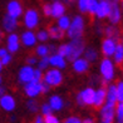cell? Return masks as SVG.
Returning a JSON list of instances; mask_svg holds the SVG:
<instances>
[{"label":"cell","mask_w":123,"mask_h":123,"mask_svg":"<svg viewBox=\"0 0 123 123\" xmlns=\"http://www.w3.org/2000/svg\"><path fill=\"white\" fill-rule=\"evenodd\" d=\"M84 50V40L82 38L73 39V42L68 44V54H67V59L69 62H74L79 58V55Z\"/></svg>","instance_id":"1"},{"label":"cell","mask_w":123,"mask_h":123,"mask_svg":"<svg viewBox=\"0 0 123 123\" xmlns=\"http://www.w3.org/2000/svg\"><path fill=\"white\" fill-rule=\"evenodd\" d=\"M84 30V21L80 16H75L73 23H72L68 28V37L72 39H77L80 38Z\"/></svg>","instance_id":"2"},{"label":"cell","mask_w":123,"mask_h":123,"mask_svg":"<svg viewBox=\"0 0 123 123\" xmlns=\"http://www.w3.org/2000/svg\"><path fill=\"white\" fill-rule=\"evenodd\" d=\"M100 72H102V75L104 78V80H111L112 78H113V64H112V62L109 59H103L102 63H100Z\"/></svg>","instance_id":"3"},{"label":"cell","mask_w":123,"mask_h":123,"mask_svg":"<svg viewBox=\"0 0 123 123\" xmlns=\"http://www.w3.org/2000/svg\"><path fill=\"white\" fill-rule=\"evenodd\" d=\"M44 80H45L49 86H59L62 83V80H63V78H62V74L58 69H52L45 74Z\"/></svg>","instance_id":"4"},{"label":"cell","mask_w":123,"mask_h":123,"mask_svg":"<svg viewBox=\"0 0 123 123\" xmlns=\"http://www.w3.org/2000/svg\"><path fill=\"white\" fill-rule=\"evenodd\" d=\"M25 25L29 28V29H33L38 25V21H39V16H38V13L35 12L34 9H29L25 14Z\"/></svg>","instance_id":"5"},{"label":"cell","mask_w":123,"mask_h":123,"mask_svg":"<svg viewBox=\"0 0 123 123\" xmlns=\"http://www.w3.org/2000/svg\"><path fill=\"white\" fill-rule=\"evenodd\" d=\"M21 5L19 4V1H16V0H12L9 4H8V15L12 16V18L16 19L18 16L21 15Z\"/></svg>","instance_id":"6"},{"label":"cell","mask_w":123,"mask_h":123,"mask_svg":"<svg viewBox=\"0 0 123 123\" xmlns=\"http://www.w3.org/2000/svg\"><path fill=\"white\" fill-rule=\"evenodd\" d=\"M114 118V107L105 104L102 108V123H112Z\"/></svg>","instance_id":"7"},{"label":"cell","mask_w":123,"mask_h":123,"mask_svg":"<svg viewBox=\"0 0 123 123\" xmlns=\"http://www.w3.org/2000/svg\"><path fill=\"white\" fill-rule=\"evenodd\" d=\"M116 42L112 40V39H104L103 43H102V52L105 57H109V55H113L114 54V50H116Z\"/></svg>","instance_id":"8"},{"label":"cell","mask_w":123,"mask_h":123,"mask_svg":"<svg viewBox=\"0 0 123 123\" xmlns=\"http://www.w3.org/2000/svg\"><path fill=\"white\" fill-rule=\"evenodd\" d=\"M105 97H107V91L105 89H102L100 88L98 92H96V96H94V108L96 109H99L100 107H103L104 104V100H105Z\"/></svg>","instance_id":"9"},{"label":"cell","mask_w":123,"mask_h":123,"mask_svg":"<svg viewBox=\"0 0 123 123\" xmlns=\"http://www.w3.org/2000/svg\"><path fill=\"white\" fill-rule=\"evenodd\" d=\"M33 74H34V69H33L31 67H24V68H21V70H20L19 79L23 83H29V82L33 80Z\"/></svg>","instance_id":"10"},{"label":"cell","mask_w":123,"mask_h":123,"mask_svg":"<svg viewBox=\"0 0 123 123\" xmlns=\"http://www.w3.org/2000/svg\"><path fill=\"white\" fill-rule=\"evenodd\" d=\"M109 10H111V4L107 3V1H104V0H102L100 3H98V8H97V16L98 18H105V16H108L109 14Z\"/></svg>","instance_id":"11"},{"label":"cell","mask_w":123,"mask_h":123,"mask_svg":"<svg viewBox=\"0 0 123 123\" xmlns=\"http://www.w3.org/2000/svg\"><path fill=\"white\" fill-rule=\"evenodd\" d=\"M94 96H96V92H94L93 88H87L80 93V97L83 100V104H93L94 102Z\"/></svg>","instance_id":"12"},{"label":"cell","mask_w":123,"mask_h":123,"mask_svg":"<svg viewBox=\"0 0 123 123\" xmlns=\"http://www.w3.org/2000/svg\"><path fill=\"white\" fill-rule=\"evenodd\" d=\"M108 16H109V20H111L113 24L118 23V21L121 20V12H119L118 5H117L116 3L111 4V10H109Z\"/></svg>","instance_id":"13"},{"label":"cell","mask_w":123,"mask_h":123,"mask_svg":"<svg viewBox=\"0 0 123 123\" xmlns=\"http://www.w3.org/2000/svg\"><path fill=\"white\" fill-rule=\"evenodd\" d=\"M24 89H25V93L29 97H35L40 93V86H39V83H34V82H29Z\"/></svg>","instance_id":"14"},{"label":"cell","mask_w":123,"mask_h":123,"mask_svg":"<svg viewBox=\"0 0 123 123\" xmlns=\"http://www.w3.org/2000/svg\"><path fill=\"white\" fill-rule=\"evenodd\" d=\"M0 105L5 111H13L15 108V100L10 96H3L1 99H0Z\"/></svg>","instance_id":"15"},{"label":"cell","mask_w":123,"mask_h":123,"mask_svg":"<svg viewBox=\"0 0 123 123\" xmlns=\"http://www.w3.org/2000/svg\"><path fill=\"white\" fill-rule=\"evenodd\" d=\"M3 25H4V29L6 31H13L16 28V25H18V21H16V19L12 18V16L5 15L4 20H3Z\"/></svg>","instance_id":"16"},{"label":"cell","mask_w":123,"mask_h":123,"mask_svg":"<svg viewBox=\"0 0 123 123\" xmlns=\"http://www.w3.org/2000/svg\"><path fill=\"white\" fill-rule=\"evenodd\" d=\"M8 49L12 53L19 49V38L16 34H10V37L8 38Z\"/></svg>","instance_id":"17"},{"label":"cell","mask_w":123,"mask_h":123,"mask_svg":"<svg viewBox=\"0 0 123 123\" xmlns=\"http://www.w3.org/2000/svg\"><path fill=\"white\" fill-rule=\"evenodd\" d=\"M64 10H65V8L60 1H55L52 5V15L54 18H62L64 14Z\"/></svg>","instance_id":"18"},{"label":"cell","mask_w":123,"mask_h":123,"mask_svg":"<svg viewBox=\"0 0 123 123\" xmlns=\"http://www.w3.org/2000/svg\"><path fill=\"white\" fill-rule=\"evenodd\" d=\"M107 104L114 107L116 102H117V91H116V86H111L108 88V93H107Z\"/></svg>","instance_id":"19"},{"label":"cell","mask_w":123,"mask_h":123,"mask_svg":"<svg viewBox=\"0 0 123 123\" xmlns=\"http://www.w3.org/2000/svg\"><path fill=\"white\" fill-rule=\"evenodd\" d=\"M48 37H52L53 39H62L64 37V30H62L59 26H49Z\"/></svg>","instance_id":"20"},{"label":"cell","mask_w":123,"mask_h":123,"mask_svg":"<svg viewBox=\"0 0 123 123\" xmlns=\"http://www.w3.org/2000/svg\"><path fill=\"white\" fill-rule=\"evenodd\" d=\"M88 62L86 59H79L78 58L77 60H74V65H73V68L75 72H78V73H82V72H86L88 69Z\"/></svg>","instance_id":"21"},{"label":"cell","mask_w":123,"mask_h":123,"mask_svg":"<svg viewBox=\"0 0 123 123\" xmlns=\"http://www.w3.org/2000/svg\"><path fill=\"white\" fill-rule=\"evenodd\" d=\"M35 40H37V38H35V35L33 34L31 31H25L24 34L21 35V42H23L25 45H28V47L34 45Z\"/></svg>","instance_id":"22"},{"label":"cell","mask_w":123,"mask_h":123,"mask_svg":"<svg viewBox=\"0 0 123 123\" xmlns=\"http://www.w3.org/2000/svg\"><path fill=\"white\" fill-rule=\"evenodd\" d=\"M49 64H52L54 67H58V68H64L65 67V60L63 59V57L60 55H52L49 58Z\"/></svg>","instance_id":"23"},{"label":"cell","mask_w":123,"mask_h":123,"mask_svg":"<svg viewBox=\"0 0 123 123\" xmlns=\"http://www.w3.org/2000/svg\"><path fill=\"white\" fill-rule=\"evenodd\" d=\"M114 59H116V64H118V65H121L123 63V45L122 44H117L116 45Z\"/></svg>","instance_id":"24"},{"label":"cell","mask_w":123,"mask_h":123,"mask_svg":"<svg viewBox=\"0 0 123 123\" xmlns=\"http://www.w3.org/2000/svg\"><path fill=\"white\" fill-rule=\"evenodd\" d=\"M105 35H107V39H112L116 42L118 39V29L116 26H107L105 28Z\"/></svg>","instance_id":"25"},{"label":"cell","mask_w":123,"mask_h":123,"mask_svg":"<svg viewBox=\"0 0 123 123\" xmlns=\"http://www.w3.org/2000/svg\"><path fill=\"white\" fill-rule=\"evenodd\" d=\"M50 108L52 109H55V111H59L62 108V105H63V102H62L60 97L58 96H53L52 98H50Z\"/></svg>","instance_id":"26"},{"label":"cell","mask_w":123,"mask_h":123,"mask_svg":"<svg viewBox=\"0 0 123 123\" xmlns=\"http://www.w3.org/2000/svg\"><path fill=\"white\" fill-rule=\"evenodd\" d=\"M84 59L87 60V62H94L97 59V52L94 50L93 48H88L87 50H86V54H84Z\"/></svg>","instance_id":"27"},{"label":"cell","mask_w":123,"mask_h":123,"mask_svg":"<svg viewBox=\"0 0 123 123\" xmlns=\"http://www.w3.org/2000/svg\"><path fill=\"white\" fill-rule=\"evenodd\" d=\"M70 25V21H69V18L68 16H62V18H59L58 20V26L62 30H65V29H68Z\"/></svg>","instance_id":"28"},{"label":"cell","mask_w":123,"mask_h":123,"mask_svg":"<svg viewBox=\"0 0 123 123\" xmlns=\"http://www.w3.org/2000/svg\"><path fill=\"white\" fill-rule=\"evenodd\" d=\"M97 8H98V1L97 0H88V6H87V12H89L92 16L96 14L97 12Z\"/></svg>","instance_id":"29"},{"label":"cell","mask_w":123,"mask_h":123,"mask_svg":"<svg viewBox=\"0 0 123 123\" xmlns=\"http://www.w3.org/2000/svg\"><path fill=\"white\" fill-rule=\"evenodd\" d=\"M116 91H117V100H119V103H123V82L117 83Z\"/></svg>","instance_id":"30"},{"label":"cell","mask_w":123,"mask_h":123,"mask_svg":"<svg viewBox=\"0 0 123 123\" xmlns=\"http://www.w3.org/2000/svg\"><path fill=\"white\" fill-rule=\"evenodd\" d=\"M37 54L40 55L42 58H43V57H47V55H48V47H45V45H39V47L37 48Z\"/></svg>","instance_id":"31"},{"label":"cell","mask_w":123,"mask_h":123,"mask_svg":"<svg viewBox=\"0 0 123 123\" xmlns=\"http://www.w3.org/2000/svg\"><path fill=\"white\" fill-rule=\"evenodd\" d=\"M67 54H68V44H63V45H60L58 48V55L67 57Z\"/></svg>","instance_id":"32"},{"label":"cell","mask_w":123,"mask_h":123,"mask_svg":"<svg viewBox=\"0 0 123 123\" xmlns=\"http://www.w3.org/2000/svg\"><path fill=\"white\" fill-rule=\"evenodd\" d=\"M117 117H118V123H123V103H119L117 107Z\"/></svg>","instance_id":"33"},{"label":"cell","mask_w":123,"mask_h":123,"mask_svg":"<svg viewBox=\"0 0 123 123\" xmlns=\"http://www.w3.org/2000/svg\"><path fill=\"white\" fill-rule=\"evenodd\" d=\"M40 80H42V70L40 69H37V70H34V74H33V80L31 82L40 83Z\"/></svg>","instance_id":"34"},{"label":"cell","mask_w":123,"mask_h":123,"mask_svg":"<svg viewBox=\"0 0 123 123\" xmlns=\"http://www.w3.org/2000/svg\"><path fill=\"white\" fill-rule=\"evenodd\" d=\"M44 123H59L58 122V119L55 118L54 116H52V114H47V116H44Z\"/></svg>","instance_id":"35"},{"label":"cell","mask_w":123,"mask_h":123,"mask_svg":"<svg viewBox=\"0 0 123 123\" xmlns=\"http://www.w3.org/2000/svg\"><path fill=\"white\" fill-rule=\"evenodd\" d=\"M49 64V57L47 55V57H43L42 60L39 62V69H44V68H47Z\"/></svg>","instance_id":"36"},{"label":"cell","mask_w":123,"mask_h":123,"mask_svg":"<svg viewBox=\"0 0 123 123\" xmlns=\"http://www.w3.org/2000/svg\"><path fill=\"white\" fill-rule=\"evenodd\" d=\"M39 86H40V92H43V93H47L48 91H49V88H50V86L48 84V83L45 82V80H40V83H39Z\"/></svg>","instance_id":"37"},{"label":"cell","mask_w":123,"mask_h":123,"mask_svg":"<svg viewBox=\"0 0 123 123\" xmlns=\"http://www.w3.org/2000/svg\"><path fill=\"white\" fill-rule=\"evenodd\" d=\"M28 109H29L30 112H37L38 103L35 102V100H29V102H28Z\"/></svg>","instance_id":"38"},{"label":"cell","mask_w":123,"mask_h":123,"mask_svg":"<svg viewBox=\"0 0 123 123\" xmlns=\"http://www.w3.org/2000/svg\"><path fill=\"white\" fill-rule=\"evenodd\" d=\"M43 12H44V15L50 16V15H52V5H50V4H44Z\"/></svg>","instance_id":"39"},{"label":"cell","mask_w":123,"mask_h":123,"mask_svg":"<svg viewBox=\"0 0 123 123\" xmlns=\"http://www.w3.org/2000/svg\"><path fill=\"white\" fill-rule=\"evenodd\" d=\"M87 6H88V0H79V10L83 13L87 12Z\"/></svg>","instance_id":"40"},{"label":"cell","mask_w":123,"mask_h":123,"mask_svg":"<svg viewBox=\"0 0 123 123\" xmlns=\"http://www.w3.org/2000/svg\"><path fill=\"white\" fill-rule=\"evenodd\" d=\"M37 38L39 39V40H42V42H45L47 39H48V33H47V31H44V30H42V31H39V33H38Z\"/></svg>","instance_id":"41"},{"label":"cell","mask_w":123,"mask_h":123,"mask_svg":"<svg viewBox=\"0 0 123 123\" xmlns=\"http://www.w3.org/2000/svg\"><path fill=\"white\" fill-rule=\"evenodd\" d=\"M52 108H50V105L49 104H43V107H42V112H43V114L44 116H47V114H52Z\"/></svg>","instance_id":"42"},{"label":"cell","mask_w":123,"mask_h":123,"mask_svg":"<svg viewBox=\"0 0 123 123\" xmlns=\"http://www.w3.org/2000/svg\"><path fill=\"white\" fill-rule=\"evenodd\" d=\"M10 60H12V57H10L9 54H6L5 57L1 58V60H0V62H1V64H3V65H6V64L10 63Z\"/></svg>","instance_id":"43"},{"label":"cell","mask_w":123,"mask_h":123,"mask_svg":"<svg viewBox=\"0 0 123 123\" xmlns=\"http://www.w3.org/2000/svg\"><path fill=\"white\" fill-rule=\"evenodd\" d=\"M65 123H82V122L78 119L77 117H70V118H68L65 121Z\"/></svg>","instance_id":"44"},{"label":"cell","mask_w":123,"mask_h":123,"mask_svg":"<svg viewBox=\"0 0 123 123\" xmlns=\"http://www.w3.org/2000/svg\"><path fill=\"white\" fill-rule=\"evenodd\" d=\"M55 50H57V48H55L53 44H52V45H49V47H48V54H49V53H50V54L55 53Z\"/></svg>","instance_id":"45"},{"label":"cell","mask_w":123,"mask_h":123,"mask_svg":"<svg viewBox=\"0 0 123 123\" xmlns=\"http://www.w3.org/2000/svg\"><path fill=\"white\" fill-rule=\"evenodd\" d=\"M8 54V52L5 49H0V58H3V57H5V55Z\"/></svg>","instance_id":"46"},{"label":"cell","mask_w":123,"mask_h":123,"mask_svg":"<svg viewBox=\"0 0 123 123\" xmlns=\"http://www.w3.org/2000/svg\"><path fill=\"white\" fill-rule=\"evenodd\" d=\"M34 63H37L35 58H29V59H28V64H34Z\"/></svg>","instance_id":"47"},{"label":"cell","mask_w":123,"mask_h":123,"mask_svg":"<svg viewBox=\"0 0 123 123\" xmlns=\"http://www.w3.org/2000/svg\"><path fill=\"white\" fill-rule=\"evenodd\" d=\"M63 1L65 3V4H68V5H72L74 3V0H63Z\"/></svg>","instance_id":"48"},{"label":"cell","mask_w":123,"mask_h":123,"mask_svg":"<svg viewBox=\"0 0 123 123\" xmlns=\"http://www.w3.org/2000/svg\"><path fill=\"white\" fill-rule=\"evenodd\" d=\"M35 123H43V118H42V117H38L37 121H35Z\"/></svg>","instance_id":"49"},{"label":"cell","mask_w":123,"mask_h":123,"mask_svg":"<svg viewBox=\"0 0 123 123\" xmlns=\"http://www.w3.org/2000/svg\"><path fill=\"white\" fill-rule=\"evenodd\" d=\"M104 1H107V3H109V4H113V3L117 4V1H118V0H104Z\"/></svg>","instance_id":"50"},{"label":"cell","mask_w":123,"mask_h":123,"mask_svg":"<svg viewBox=\"0 0 123 123\" xmlns=\"http://www.w3.org/2000/svg\"><path fill=\"white\" fill-rule=\"evenodd\" d=\"M3 94H4V88H1V87H0V99H1Z\"/></svg>","instance_id":"51"},{"label":"cell","mask_w":123,"mask_h":123,"mask_svg":"<svg viewBox=\"0 0 123 123\" xmlns=\"http://www.w3.org/2000/svg\"><path fill=\"white\" fill-rule=\"evenodd\" d=\"M83 123H93V121H92V119H89V118H87V119L83 121Z\"/></svg>","instance_id":"52"},{"label":"cell","mask_w":123,"mask_h":123,"mask_svg":"<svg viewBox=\"0 0 123 123\" xmlns=\"http://www.w3.org/2000/svg\"><path fill=\"white\" fill-rule=\"evenodd\" d=\"M4 38V34H3V33L1 31H0V42H1V39Z\"/></svg>","instance_id":"53"},{"label":"cell","mask_w":123,"mask_h":123,"mask_svg":"<svg viewBox=\"0 0 123 123\" xmlns=\"http://www.w3.org/2000/svg\"><path fill=\"white\" fill-rule=\"evenodd\" d=\"M1 67H3V64H1V62H0V70H1Z\"/></svg>","instance_id":"54"},{"label":"cell","mask_w":123,"mask_h":123,"mask_svg":"<svg viewBox=\"0 0 123 123\" xmlns=\"http://www.w3.org/2000/svg\"><path fill=\"white\" fill-rule=\"evenodd\" d=\"M0 84H1V78H0Z\"/></svg>","instance_id":"55"},{"label":"cell","mask_w":123,"mask_h":123,"mask_svg":"<svg viewBox=\"0 0 123 123\" xmlns=\"http://www.w3.org/2000/svg\"><path fill=\"white\" fill-rule=\"evenodd\" d=\"M55 1H59V0H54V3H55Z\"/></svg>","instance_id":"56"},{"label":"cell","mask_w":123,"mask_h":123,"mask_svg":"<svg viewBox=\"0 0 123 123\" xmlns=\"http://www.w3.org/2000/svg\"><path fill=\"white\" fill-rule=\"evenodd\" d=\"M122 4H123V0H122Z\"/></svg>","instance_id":"57"},{"label":"cell","mask_w":123,"mask_h":123,"mask_svg":"<svg viewBox=\"0 0 123 123\" xmlns=\"http://www.w3.org/2000/svg\"><path fill=\"white\" fill-rule=\"evenodd\" d=\"M122 45H123V44H122Z\"/></svg>","instance_id":"58"}]
</instances>
